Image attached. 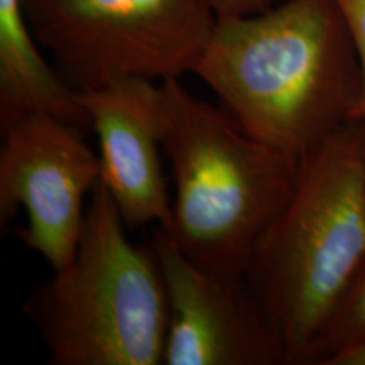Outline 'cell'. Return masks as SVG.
<instances>
[{"label": "cell", "mask_w": 365, "mask_h": 365, "mask_svg": "<svg viewBox=\"0 0 365 365\" xmlns=\"http://www.w3.org/2000/svg\"><path fill=\"white\" fill-rule=\"evenodd\" d=\"M193 75L242 129L303 163L354 118L360 66L335 0L218 19Z\"/></svg>", "instance_id": "obj_1"}, {"label": "cell", "mask_w": 365, "mask_h": 365, "mask_svg": "<svg viewBox=\"0 0 365 365\" xmlns=\"http://www.w3.org/2000/svg\"><path fill=\"white\" fill-rule=\"evenodd\" d=\"M365 266V118L301 163L293 195L264 232L245 281L284 350L309 365L346 287Z\"/></svg>", "instance_id": "obj_2"}, {"label": "cell", "mask_w": 365, "mask_h": 365, "mask_svg": "<svg viewBox=\"0 0 365 365\" xmlns=\"http://www.w3.org/2000/svg\"><path fill=\"white\" fill-rule=\"evenodd\" d=\"M161 143L170 161L173 239L191 261L244 274L293 195L301 163L237 124L181 78L161 81Z\"/></svg>", "instance_id": "obj_3"}, {"label": "cell", "mask_w": 365, "mask_h": 365, "mask_svg": "<svg viewBox=\"0 0 365 365\" xmlns=\"http://www.w3.org/2000/svg\"><path fill=\"white\" fill-rule=\"evenodd\" d=\"M102 182L70 266L31 294L26 313L53 365H161L168 298L153 249L132 244Z\"/></svg>", "instance_id": "obj_4"}, {"label": "cell", "mask_w": 365, "mask_h": 365, "mask_svg": "<svg viewBox=\"0 0 365 365\" xmlns=\"http://www.w3.org/2000/svg\"><path fill=\"white\" fill-rule=\"evenodd\" d=\"M39 44L76 91L193 70L218 22L208 0H22Z\"/></svg>", "instance_id": "obj_5"}, {"label": "cell", "mask_w": 365, "mask_h": 365, "mask_svg": "<svg viewBox=\"0 0 365 365\" xmlns=\"http://www.w3.org/2000/svg\"><path fill=\"white\" fill-rule=\"evenodd\" d=\"M0 149V227L22 208L16 235L53 272L70 266L83 232L90 196L102 176L85 130L48 113L4 122Z\"/></svg>", "instance_id": "obj_6"}, {"label": "cell", "mask_w": 365, "mask_h": 365, "mask_svg": "<svg viewBox=\"0 0 365 365\" xmlns=\"http://www.w3.org/2000/svg\"><path fill=\"white\" fill-rule=\"evenodd\" d=\"M150 249L168 298L164 365H287L244 274L200 266L163 227Z\"/></svg>", "instance_id": "obj_7"}, {"label": "cell", "mask_w": 365, "mask_h": 365, "mask_svg": "<svg viewBox=\"0 0 365 365\" xmlns=\"http://www.w3.org/2000/svg\"><path fill=\"white\" fill-rule=\"evenodd\" d=\"M100 144V182L127 228H171L173 196L163 168L159 81L125 78L78 91Z\"/></svg>", "instance_id": "obj_8"}, {"label": "cell", "mask_w": 365, "mask_h": 365, "mask_svg": "<svg viewBox=\"0 0 365 365\" xmlns=\"http://www.w3.org/2000/svg\"><path fill=\"white\" fill-rule=\"evenodd\" d=\"M38 43L22 0H0V124L48 113L90 129L78 91L46 61Z\"/></svg>", "instance_id": "obj_9"}, {"label": "cell", "mask_w": 365, "mask_h": 365, "mask_svg": "<svg viewBox=\"0 0 365 365\" xmlns=\"http://www.w3.org/2000/svg\"><path fill=\"white\" fill-rule=\"evenodd\" d=\"M365 344V266L346 287L314 345L309 365H330L340 354Z\"/></svg>", "instance_id": "obj_10"}, {"label": "cell", "mask_w": 365, "mask_h": 365, "mask_svg": "<svg viewBox=\"0 0 365 365\" xmlns=\"http://www.w3.org/2000/svg\"><path fill=\"white\" fill-rule=\"evenodd\" d=\"M335 2L349 27L360 66V97L354 118H365V0H335Z\"/></svg>", "instance_id": "obj_11"}, {"label": "cell", "mask_w": 365, "mask_h": 365, "mask_svg": "<svg viewBox=\"0 0 365 365\" xmlns=\"http://www.w3.org/2000/svg\"><path fill=\"white\" fill-rule=\"evenodd\" d=\"M279 2L282 0H208L218 19L250 16V14L267 11Z\"/></svg>", "instance_id": "obj_12"}, {"label": "cell", "mask_w": 365, "mask_h": 365, "mask_svg": "<svg viewBox=\"0 0 365 365\" xmlns=\"http://www.w3.org/2000/svg\"><path fill=\"white\" fill-rule=\"evenodd\" d=\"M330 365H365V344L340 354L331 360Z\"/></svg>", "instance_id": "obj_13"}]
</instances>
